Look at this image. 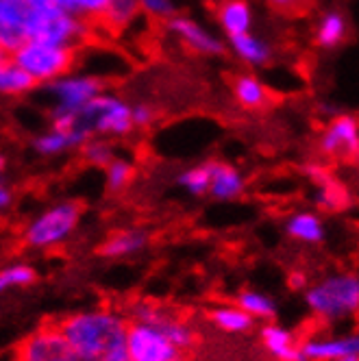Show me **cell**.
<instances>
[{"label": "cell", "instance_id": "1", "mask_svg": "<svg viewBox=\"0 0 359 361\" xmlns=\"http://www.w3.org/2000/svg\"><path fill=\"white\" fill-rule=\"evenodd\" d=\"M61 335L79 361H126L124 340L129 318L111 305H94L63 316Z\"/></svg>", "mask_w": 359, "mask_h": 361}, {"label": "cell", "instance_id": "2", "mask_svg": "<svg viewBox=\"0 0 359 361\" xmlns=\"http://www.w3.org/2000/svg\"><path fill=\"white\" fill-rule=\"evenodd\" d=\"M303 292L310 314L322 324L348 322L359 312V276L353 270L329 272L310 281Z\"/></svg>", "mask_w": 359, "mask_h": 361}, {"label": "cell", "instance_id": "3", "mask_svg": "<svg viewBox=\"0 0 359 361\" xmlns=\"http://www.w3.org/2000/svg\"><path fill=\"white\" fill-rule=\"evenodd\" d=\"M90 35V22L74 16L50 0L27 5L24 16V39L55 46L83 48Z\"/></svg>", "mask_w": 359, "mask_h": 361}, {"label": "cell", "instance_id": "4", "mask_svg": "<svg viewBox=\"0 0 359 361\" xmlns=\"http://www.w3.org/2000/svg\"><path fill=\"white\" fill-rule=\"evenodd\" d=\"M83 207L76 200H57L37 212L22 228V242L37 252H50L66 246L81 226Z\"/></svg>", "mask_w": 359, "mask_h": 361}, {"label": "cell", "instance_id": "5", "mask_svg": "<svg viewBox=\"0 0 359 361\" xmlns=\"http://www.w3.org/2000/svg\"><path fill=\"white\" fill-rule=\"evenodd\" d=\"M79 50L81 48L24 39L9 55V59L27 72L39 87L72 72L79 61Z\"/></svg>", "mask_w": 359, "mask_h": 361}, {"label": "cell", "instance_id": "6", "mask_svg": "<svg viewBox=\"0 0 359 361\" xmlns=\"http://www.w3.org/2000/svg\"><path fill=\"white\" fill-rule=\"evenodd\" d=\"M79 128L90 137H126L133 131L131 102L105 90L79 109Z\"/></svg>", "mask_w": 359, "mask_h": 361}, {"label": "cell", "instance_id": "7", "mask_svg": "<svg viewBox=\"0 0 359 361\" xmlns=\"http://www.w3.org/2000/svg\"><path fill=\"white\" fill-rule=\"evenodd\" d=\"M126 318H129L131 322H144V324L159 329L174 346L185 350L188 355L196 346L194 324L168 305L142 298V300H135L129 309H126Z\"/></svg>", "mask_w": 359, "mask_h": 361}, {"label": "cell", "instance_id": "8", "mask_svg": "<svg viewBox=\"0 0 359 361\" xmlns=\"http://www.w3.org/2000/svg\"><path fill=\"white\" fill-rule=\"evenodd\" d=\"M126 361H188V353L174 346L166 335L144 322H131L124 340Z\"/></svg>", "mask_w": 359, "mask_h": 361}, {"label": "cell", "instance_id": "9", "mask_svg": "<svg viewBox=\"0 0 359 361\" xmlns=\"http://www.w3.org/2000/svg\"><path fill=\"white\" fill-rule=\"evenodd\" d=\"M46 94L50 98V107H61L68 111L83 109L90 100H94L98 94H102L107 87L96 76H90L85 72L72 70L59 79L44 85Z\"/></svg>", "mask_w": 359, "mask_h": 361}, {"label": "cell", "instance_id": "10", "mask_svg": "<svg viewBox=\"0 0 359 361\" xmlns=\"http://www.w3.org/2000/svg\"><path fill=\"white\" fill-rule=\"evenodd\" d=\"M318 152L331 161H357L359 154V120L355 114L333 116L318 137Z\"/></svg>", "mask_w": 359, "mask_h": 361}, {"label": "cell", "instance_id": "11", "mask_svg": "<svg viewBox=\"0 0 359 361\" xmlns=\"http://www.w3.org/2000/svg\"><path fill=\"white\" fill-rule=\"evenodd\" d=\"M303 361H359L357 331H318L300 338Z\"/></svg>", "mask_w": 359, "mask_h": 361}, {"label": "cell", "instance_id": "12", "mask_svg": "<svg viewBox=\"0 0 359 361\" xmlns=\"http://www.w3.org/2000/svg\"><path fill=\"white\" fill-rule=\"evenodd\" d=\"M13 361H79L61 335L57 322H46L31 331L16 348Z\"/></svg>", "mask_w": 359, "mask_h": 361}, {"label": "cell", "instance_id": "13", "mask_svg": "<svg viewBox=\"0 0 359 361\" xmlns=\"http://www.w3.org/2000/svg\"><path fill=\"white\" fill-rule=\"evenodd\" d=\"M166 29L178 42L185 44L190 50H194V53H198L202 57L226 55V42L218 33H214L212 29H207L205 24H200L198 20H194L190 16L174 13L172 18L166 20Z\"/></svg>", "mask_w": 359, "mask_h": 361}, {"label": "cell", "instance_id": "14", "mask_svg": "<svg viewBox=\"0 0 359 361\" xmlns=\"http://www.w3.org/2000/svg\"><path fill=\"white\" fill-rule=\"evenodd\" d=\"M260 344L272 361H303L300 338L292 329L279 324L276 320L262 322Z\"/></svg>", "mask_w": 359, "mask_h": 361}, {"label": "cell", "instance_id": "15", "mask_svg": "<svg viewBox=\"0 0 359 361\" xmlns=\"http://www.w3.org/2000/svg\"><path fill=\"white\" fill-rule=\"evenodd\" d=\"M246 192V178L240 168H236L229 161L209 159V190L207 196H212L218 202H231L242 198Z\"/></svg>", "mask_w": 359, "mask_h": 361}, {"label": "cell", "instance_id": "16", "mask_svg": "<svg viewBox=\"0 0 359 361\" xmlns=\"http://www.w3.org/2000/svg\"><path fill=\"white\" fill-rule=\"evenodd\" d=\"M150 244V233L142 226H124L109 233L98 246V255L105 259H129L144 252Z\"/></svg>", "mask_w": 359, "mask_h": 361}, {"label": "cell", "instance_id": "17", "mask_svg": "<svg viewBox=\"0 0 359 361\" xmlns=\"http://www.w3.org/2000/svg\"><path fill=\"white\" fill-rule=\"evenodd\" d=\"M87 140H90V135L79 131V128H70V131H66V128L48 126L46 131H42L33 137L31 148L35 154H39L44 159H55L70 150H79Z\"/></svg>", "mask_w": 359, "mask_h": 361}, {"label": "cell", "instance_id": "18", "mask_svg": "<svg viewBox=\"0 0 359 361\" xmlns=\"http://www.w3.org/2000/svg\"><path fill=\"white\" fill-rule=\"evenodd\" d=\"M226 48L231 55L248 68H266L274 57V48L270 46V42L255 31L226 39Z\"/></svg>", "mask_w": 359, "mask_h": 361}, {"label": "cell", "instance_id": "19", "mask_svg": "<svg viewBox=\"0 0 359 361\" xmlns=\"http://www.w3.org/2000/svg\"><path fill=\"white\" fill-rule=\"evenodd\" d=\"M216 20L226 39L252 31L255 9L250 0H220L216 7Z\"/></svg>", "mask_w": 359, "mask_h": 361}, {"label": "cell", "instance_id": "20", "mask_svg": "<svg viewBox=\"0 0 359 361\" xmlns=\"http://www.w3.org/2000/svg\"><path fill=\"white\" fill-rule=\"evenodd\" d=\"M284 228L290 240L305 244V246H316V244L324 242V238H327V224H324L320 212H314V209L292 212L286 218Z\"/></svg>", "mask_w": 359, "mask_h": 361}, {"label": "cell", "instance_id": "21", "mask_svg": "<svg viewBox=\"0 0 359 361\" xmlns=\"http://www.w3.org/2000/svg\"><path fill=\"white\" fill-rule=\"evenodd\" d=\"M27 0H0V48L7 55L24 42Z\"/></svg>", "mask_w": 359, "mask_h": 361}, {"label": "cell", "instance_id": "22", "mask_svg": "<svg viewBox=\"0 0 359 361\" xmlns=\"http://www.w3.org/2000/svg\"><path fill=\"white\" fill-rule=\"evenodd\" d=\"M314 204L322 214H342L351 207V192L331 170L314 180Z\"/></svg>", "mask_w": 359, "mask_h": 361}, {"label": "cell", "instance_id": "23", "mask_svg": "<svg viewBox=\"0 0 359 361\" xmlns=\"http://www.w3.org/2000/svg\"><path fill=\"white\" fill-rule=\"evenodd\" d=\"M231 90H233V98L238 100V105L246 111H262L270 102V87L257 74H250V72L238 74Z\"/></svg>", "mask_w": 359, "mask_h": 361}, {"label": "cell", "instance_id": "24", "mask_svg": "<svg viewBox=\"0 0 359 361\" xmlns=\"http://www.w3.org/2000/svg\"><path fill=\"white\" fill-rule=\"evenodd\" d=\"M348 35H351L348 18L338 9H329L320 16L318 24H316L314 44L322 50H336L348 39Z\"/></svg>", "mask_w": 359, "mask_h": 361}, {"label": "cell", "instance_id": "25", "mask_svg": "<svg viewBox=\"0 0 359 361\" xmlns=\"http://www.w3.org/2000/svg\"><path fill=\"white\" fill-rule=\"evenodd\" d=\"M207 322L212 324L214 331H218L222 335H246L255 326V322L236 302H218V305L209 307Z\"/></svg>", "mask_w": 359, "mask_h": 361}, {"label": "cell", "instance_id": "26", "mask_svg": "<svg viewBox=\"0 0 359 361\" xmlns=\"http://www.w3.org/2000/svg\"><path fill=\"white\" fill-rule=\"evenodd\" d=\"M242 312L252 320V322H270L274 320L276 312H279V305L276 300L264 292V290H255V288H246L242 290L236 300H233Z\"/></svg>", "mask_w": 359, "mask_h": 361}, {"label": "cell", "instance_id": "27", "mask_svg": "<svg viewBox=\"0 0 359 361\" xmlns=\"http://www.w3.org/2000/svg\"><path fill=\"white\" fill-rule=\"evenodd\" d=\"M37 90V83L9 57L0 61V98H22Z\"/></svg>", "mask_w": 359, "mask_h": 361}, {"label": "cell", "instance_id": "28", "mask_svg": "<svg viewBox=\"0 0 359 361\" xmlns=\"http://www.w3.org/2000/svg\"><path fill=\"white\" fill-rule=\"evenodd\" d=\"M37 281V270L29 262H9L0 266V296L16 290H27Z\"/></svg>", "mask_w": 359, "mask_h": 361}, {"label": "cell", "instance_id": "29", "mask_svg": "<svg viewBox=\"0 0 359 361\" xmlns=\"http://www.w3.org/2000/svg\"><path fill=\"white\" fill-rule=\"evenodd\" d=\"M138 18H140L138 0H109L107 9L100 20L105 22L111 31H126Z\"/></svg>", "mask_w": 359, "mask_h": 361}, {"label": "cell", "instance_id": "30", "mask_svg": "<svg viewBox=\"0 0 359 361\" xmlns=\"http://www.w3.org/2000/svg\"><path fill=\"white\" fill-rule=\"evenodd\" d=\"M102 172H105V188L109 194H122L135 178L133 161L126 157H118V154L102 168Z\"/></svg>", "mask_w": 359, "mask_h": 361}, {"label": "cell", "instance_id": "31", "mask_svg": "<svg viewBox=\"0 0 359 361\" xmlns=\"http://www.w3.org/2000/svg\"><path fill=\"white\" fill-rule=\"evenodd\" d=\"M176 185L190 196H196V198L207 196V190H209V161H200V164H194V166L181 170L176 176Z\"/></svg>", "mask_w": 359, "mask_h": 361}, {"label": "cell", "instance_id": "32", "mask_svg": "<svg viewBox=\"0 0 359 361\" xmlns=\"http://www.w3.org/2000/svg\"><path fill=\"white\" fill-rule=\"evenodd\" d=\"M79 150H81V157L87 166L100 168V170L116 157V148H114L111 140L100 137V135H92Z\"/></svg>", "mask_w": 359, "mask_h": 361}, {"label": "cell", "instance_id": "33", "mask_svg": "<svg viewBox=\"0 0 359 361\" xmlns=\"http://www.w3.org/2000/svg\"><path fill=\"white\" fill-rule=\"evenodd\" d=\"M50 3H55L61 9H66V11H70V13L90 22V20H100L102 18L109 0H50Z\"/></svg>", "mask_w": 359, "mask_h": 361}, {"label": "cell", "instance_id": "34", "mask_svg": "<svg viewBox=\"0 0 359 361\" xmlns=\"http://www.w3.org/2000/svg\"><path fill=\"white\" fill-rule=\"evenodd\" d=\"M140 5V13L152 18V20H168L176 13V5L174 0H138Z\"/></svg>", "mask_w": 359, "mask_h": 361}, {"label": "cell", "instance_id": "35", "mask_svg": "<svg viewBox=\"0 0 359 361\" xmlns=\"http://www.w3.org/2000/svg\"><path fill=\"white\" fill-rule=\"evenodd\" d=\"M155 118H157V111H155V107L150 105V102H133V105H131L133 128H148V126H152Z\"/></svg>", "mask_w": 359, "mask_h": 361}, {"label": "cell", "instance_id": "36", "mask_svg": "<svg viewBox=\"0 0 359 361\" xmlns=\"http://www.w3.org/2000/svg\"><path fill=\"white\" fill-rule=\"evenodd\" d=\"M13 204V190L5 178H0V216H3Z\"/></svg>", "mask_w": 359, "mask_h": 361}, {"label": "cell", "instance_id": "37", "mask_svg": "<svg viewBox=\"0 0 359 361\" xmlns=\"http://www.w3.org/2000/svg\"><path fill=\"white\" fill-rule=\"evenodd\" d=\"M307 286H310V276H307L303 270H294V272L290 274V288H292L294 292H296V290L303 292Z\"/></svg>", "mask_w": 359, "mask_h": 361}, {"label": "cell", "instance_id": "38", "mask_svg": "<svg viewBox=\"0 0 359 361\" xmlns=\"http://www.w3.org/2000/svg\"><path fill=\"white\" fill-rule=\"evenodd\" d=\"M268 3L276 9H294L300 0H268Z\"/></svg>", "mask_w": 359, "mask_h": 361}, {"label": "cell", "instance_id": "39", "mask_svg": "<svg viewBox=\"0 0 359 361\" xmlns=\"http://www.w3.org/2000/svg\"><path fill=\"white\" fill-rule=\"evenodd\" d=\"M7 168H9V159H7V154H5L3 150H0V178H5Z\"/></svg>", "mask_w": 359, "mask_h": 361}, {"label": "cell", "instance_id": "40", "mask_svg": "<svg viewBox=\"0 0 359 361\" xmlns=\"http://www.w3.org/2000/svg\"><path fill=\"white\" fill-rule=\"evenodd\" d=\"M7 57H9V55L5 53V50H3V48H0V61H3V59H7Z\"/></svg>", "mask_w": 359, "mask_h": 361}, {"label": "cell", "instance_id": "41", "mask_svg": "<svg viewBox=\"0 0 359 361\" xmlns=\"http://www.w3.org/2000/svg\"><path fill=\"white\" fill-rule=\"evenodd\" d=\"M33 3H39V0H27V5H33Z\"/></svg>", "mask_w": 359, "mask_h": 361}]
</instances>
